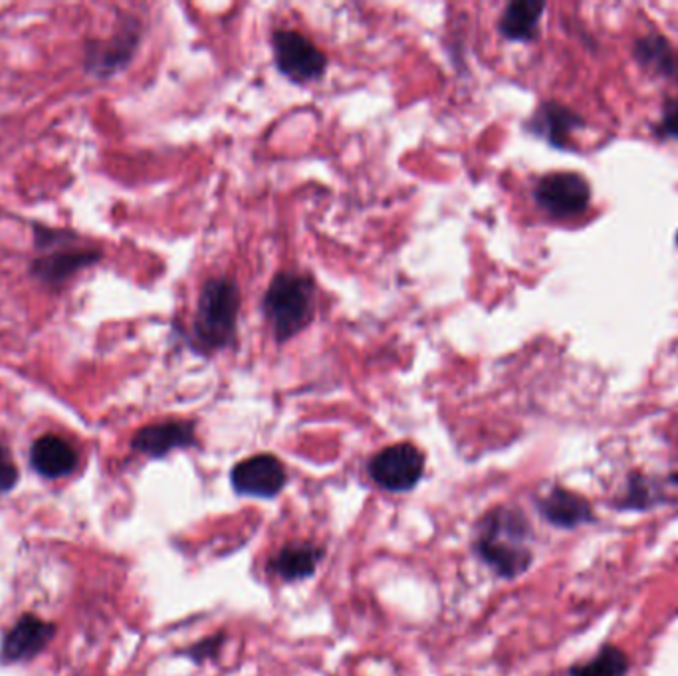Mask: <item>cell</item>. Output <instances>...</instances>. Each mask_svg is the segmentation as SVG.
<instances>
[{
	"label": "cell",
	"mask_w": 678,
	"mask_h": 676,
	"mask_svg": "<svg viewBox=\"0 0 678 676\" xmlns=\"http://www.w3.org/2000/svg\"><path fill=\"white\" fill-rule=\"evenodd\" d=\"M532 526L513 506H495L476 526V556L502 580H516L533 561Z\"/></svg>",
	"instance_id": "cell-1"
},
{
	"label": "cell",
	"mask_w": 678,
	"mask_h": 676,
	"mask_svg": "<svg viewBox=\"0 0 678 676\" xmlns=\"http://www.w3.org/2000/svg\"><path fill=\"white\" fill-rule=\"evenodd\" d=\"M241 311V288L231 276L206 278L194 309L193 324L187 334L189 346L199 356L211 358L233 346Z\"/></svg>",
	"instance_id": "cell-2"
},
{
	"label": "cell",
	"mask_w": 678,
	"mask_h": 676,
	"mask_svg": "<svg viewBox=\"0 0 678 676\" xmlns=\"http://www.w3.org/2000/svg\"><path fill=\"white\" fill-rule=\"evenodd\" d=\"M262 314L274 339L286 344L308 328L316 314V282L310 274L278 272L262 298Z\"/></svg>",
	"instance_id": "cell-3"
},
{
	"label": "cell",
	"mask_w": 678,
	"mask_h": 676,
	"mask_svg": "<svg viewBox=\"0 0 678 676\" xmlns=\"http://www.w3.org/2000/svg\"><path fill=\"white\" fill-rule=\"evenodd\" d=\"M34 244L40 254L30 264V274L49 288H60L92 264L102 261V251L84 244L78 234L34 224Z\"/></svg>",
	"instance_id": "cell-4"
},
{
	"label": "cell",
	"mask_w": 678,
	"mask_h": 676,
	"mask_svg": "<svg viewBox=\"0 0 678 676\" xmlns=\"http://www.w3.org/2000/svg\"><path fill=\"white\" fill-rule=\"evenodd\" d=\"M272 54L278 72L294 84L316 82L328 70V56L296 30H274Z\"/></svg>",
	"instance_id": "cell-5"
},
{
	"label": "cell",
	"mask_w": 678,
	"mask_h": 676,
	"mask_svg": "<svg viewBox=\"0 0 678 676\" xmlns=\"http://www.w3.org/2000/svg\"><path fill=\"white\" fill-rule=\"evenodd\" d=\"M368 473L388 493H409L425 474V454L411 443L385 446L369 461Z\"/></svg>",
	"instance_id": "cell-6"
},
{
	"label": "cell",
	"mask_w": 678,
	"mask_h": 676,
	"mask_svg": "<svg viewBox=\"0 0 678 676\" xmlns=\"http://www.w3.org/2000/svg\"><path fill=\"white\" fill-rule=\"evenodd\" d=\"M288 483L286 466L274 454H254L236 464L231 473L234 493L251 498L271 500L284 490Z\"/></svg>",
	"instance_id": "cell-7"
},
{
	"label": "cell",
	"mask_w": 678,
	"mask_h": 676,
	"mask_svg": "<svg viewBox=\"0 0 678 676\" xmlns=\"http://www.w3.org/2000/svg\"><path fill=\"white\" fill-rule=\"evenodd\" d=\"M533 199L545 213L555 219H565L587 209L592 191L582 175L550 173L536 184Z\"/></svg>",
	"instance_id": "cell-8"
},
{
	"label": "cell",
	"mask_w": 678,
	"mask_h": 676,
	"mask_svg": "<svg viewBox=\"0 0 678 676\" xmlns=\"http://www.w3.org/2000/svg\"><path fill=\"white\" fill-rule=\"evenodd\" d=\"M56 637V625L40 619L34 613H27L9 629L0 645V663L19 665L39 657L50 641Z\"/></svg>",
	"instance_id": "cell-9"
},
{
	"label": "cell",
	"mask_w": 678,
	"mask_h": 676,
	"mask_svg": "<svg viewBox=\"0 0 678 676\" xmlns=\"http://www.w3.org/2000/svg\"><path fill=\"white\" fill-rule=\"evenodd\" d=\"M141 39V30L137 20L127 19L126 27L117 32L114 39L89 42L86 49V70L97 77L114 76L119 70L126 68L134 59Z\"/></svg>",
	"instance_id": "cell-10"
},
{
	"label": "cell",
	"mask_w": 678,
	"mask_h": 676,
	"mask_svg": "<svg viewBox=\"0 0 678 676\" xmlns=\"http://www.w3.org/2000/svg\"><path fill=\"white\" fill-rule=\"evenodd\" d=\"M197 445V425L184 419H169L139 429L131 439V448L149 458H166L179 448Z\"/></svg>",
	"instance_id": "cell-11"
},
{
	"label": "cell",
	"mask_w": 678,
	"mask_h": 676,
	"mask_svg": "<svg viewBox=\"0 0 678 676\" xmlns=\"http://www.w3.org/2000/svg\"><path fill=\"white\" fill-rule=\"evenodd\" d=\"M538 513L543 520L562 530H575L583 524L595 522V513L587 498L555 486L538 500Z\"/></svg>",
	"instance_id": "cell-12"
},
{
	"label": "cell",
	"mask_w": 678,
	"mask_h": 676,
	"mask_svg": "<svg viewBox=\"0 0 678 676\" xmlns=\"http://www.w3.org/2000/svg\"><path fill=\"white\" fill-rule=\"evenodd\" d=\"M30 466L34 473L59 480L78 468V451L59 435H42L30 446Z\"/></svg>",
	"instance_id": "cell-13"
},
{
	"label": "cell",
	"mask_w": 678,
	"mask_h": 676,
	"mask_svg": "<svg viewBox=\"0 0 678 676\" xmlns=\"http://www.w3.org/2000/svg\"><path fill=\"white\" fill-rule=\"evenodd\" d=\"M324 558L320 550L311 541H294L274 553L271 560L272 573L284 581H300L311 578Z\"/></svg>",
	"instance_id": "cell-14"
},
{
	"label": "cell",
	"mask_w": 678,
	"mask_h": 676,
	"mask_svg": "<svg viewBox=\"0 0 678 676\" xmlns=\"http://www.w3.org/2000/svg\"><path fill=\"white\" fill-rule=\"evenodd\" d=\"M582 126V119L560 104H543L532 119L528 122V129L538 137L545 139L555 147H565L570 141L573 129Z\"/></svg>",
	"instance_id": "cell-15"
},
{
	"label": "cell",
	"mask_w": 678,
	"mask_h": 676,
	"mask_svg": "<svg viewBox=\"0 0 678 676\" xmlns=\"http://www.w3.org/2000/svg\"><path fill=\"white\" fill-rule=\"evenodd\" d=\"M543 10H545L543 2H532V0L510 2L498 20V32L505 39L513 40V42L533 40Z\"/></svg>",
	"instance_id": "cell-16"
},
{
	"label": "cell",
	"mask_w": 678,
	"mask_h": 676,
	"mask_svg": "<svg viewBox=\"0 0 678 676\" xmlns=\"http://www.w3.org/2000/svg\"><path fill=\"white\" fill-rule=\"evenodd\" d=\"M635 59L639 60L645 68L657 74L670 76L677 72V56L667 40L657 34H649L635 44Z\"/></svg>",
	"instance_id": "cell-17"
},
{
	"label": "cell",
	"mask_w": 678,
	"mask_h": 676,
	"mask_svg": "<svg viewBox=\"0 0 678 676\" xmlns=\"http://www.w3.org/2000/svg\"><path fill=\"white\" fill-rule=\"evenodd\" d=\"M629 667V657L619 647L607 645L590 663L570 668L568 676H625Z\"/></svg>",
	"instance_id": "cell-18"
},
{
	"label": "cell",
	"mask_w": 678,
	"mask_h": 676,
	"mask_svg": "<svg viewBox=\"0 0 678 676\" xmlns=\"http://www.w3.org/2000/svg\"><path fill=\"white\" fill-rule=\"evenodd\" d=\"M659 503H663V496L655 490V486L649 480L640 478L639 474H635V476H631L627 494L621 498V503L617 506H619L621 510L643 513V510H649L655 504Z\"/></svg>",
	"instance_id": "cell-19"
},
{
	"label": "cell",
	"mask_w": 678,
	"mask_h": 676,
	"mask_svg": "<svg viewBox=\"0 0 678 676\" xmlns=\"http://www.w3.org/2000/svg\"><path fill=\"white\" fill-rule=\"evenodd\" d=\"M224 647V633H216L211 637H204L194 643L193 647L183 651V655L187 658H191L197 665H201L204 661H214V658L221 655V651Z\"/></svg>",
	"instance_id": "cell-20"
},
{
	"label": "cell",
	"mask_w": 678,
	"mask_h": 676,
	"mask_svg": "<svg viewBox=\"0 0 678 676\" xmlns=\"http://www.w3.org/2000/svg\"><path fill=\"white\" fill-rule=\"evenodd\" d=\"M19 466L14 463L9 446L0 443V496L10 493L19 483Z\"/></svg>",
	"instance_id": "cell-21"
},
{
	"label": "cell",
	"mask_w": 678,
	"mask_h": 676,
	"mask_svg": "<svg viewBox=\"0 0 678 676\" xmlns=\"http://www.w3.org/2000/svg\"><path fill=\"white\" fill-rule=\"evenodd\" d=\"M659 134L663 137H670V139H678V99H670L665 104V112H663V119H660Z\"/></svg>",
	"instance_id": "cell-22"
},
{
	"label": "cell",
	"mask_w": 678,
	"mask_h": 676,
	"mask_svg": "<svg viewBox=\"0 0 678 676\" xmlns=\"http://www.w3.org/2000/svg\"><path fill=\"white\" fill-rule=\"evenodd\" d=\"M669 480H670V483L677 484V486H678V473L672 474V476H670Z\"/></svg>",
	"instance_id": "cell-23"
},
{
	"label": "cell",
	"mask_w": 678,
	"mask_h": 676,
	"mask_svg": "<svg viewBox=\"0 0 678 676\" xmlns=\"http://www.w3.org/2000/svg\"><path fill=\"white\" fill-rule=\"evenodd\" d=\"M677 244H678V234H677Z\"/></svg>",
	"instance_id": "cell-24"
}]
</instances>
